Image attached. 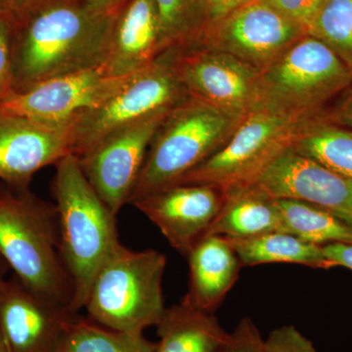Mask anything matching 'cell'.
Segmentation results:
<instances>
[{"mask_svg": "<svg viewBox=\"0 0 352 352\" xmlns=\"http://www.w3.org/2000/svg\"><path fill=\"white\" fill-rule=\"evenodd\" d=\"M120 7L103 10L82 0H44L15 25L12 91L103 67Z\"/></svg>", "mask_w": 352, "mask_h": 352, "instance_id": "obj_1", "label": "cell"}, {"mask_svg": "<svg viewBox=\"0 0 352 352\" xmlns=\"http://www.w3.org/2000/svg\"><path fill=\"white\" fill-rule=\"evenodd\" d=\"M55 166L60 249L73 283L72 310L78 314L85 307L97 270L120 243L117 214L88 182L78 157L67 155Z\"/></svg>", "mask_w": 352, "mask_h": 352, "instance_id": "obj_2", "label": "cell"}, {"mask_svg": "<svg viewBox=\"0 0 352 352\" xmlns=\"http://www.w3.org/2000/svg\"><path fill=\"white\" fill-rule=\"evenodd\" d=\"M0 256L23 283L72 309L56 206L28 189H0Z\"/></svg>", "mask_w": 352, "mask_h": 352, "instance_id": "obj_3", "label": "cell"}, {"mask_svg": "<svg viewBox=\"0 0 352 352\" xmlns=\"http://www.w3.org/2000/svg\"><path fill=\"white\" fill-rule=\"evenodd\" d=\"M166 256L133 251L119 243L92 280L85 302L90 320L112 330L143 333L163 316Z\"/></svg>", "mask_w": 352, "mask_h": 352, "instance_id": "obj_4", "label": "cell"}, {"mask_svg": "<svg viewBox=\"0 0 352 352\" xmlns=\"http://www.w3.org/2000/svg\"><path fill=\"white\" fill-rule=\"evenodd\" d=\"M243 119L192 97L171 109L152 139L129 204L176 184L219 151Z\"/></svg>", "mask_w": 352, "mask_h": 352, "instance_id": "obj_5", "label": "cell"}, {"mask_svg": "<svg viewBox=\"0 0 352 352\" xmlns=\"http://www.w3.org/2000/svg\"><path fill=\"white\" fill-rule=\"evenodd\" d=\"M351 85L352 69L327 45L305 34L261 72L258 106L318 115Z\"/></svg>", "mask_w": 352, "mask_h": 352, "instance_id": "obj_6", "label": "cell"}, {"mask_svg": "<svg viewBox=\"0 0 352 352\" xmlns=\"http://www.w3.org/2000/svg\"><path fill=\"white\" fill-rule=\"evenodd\" d=\"M175 64L173 48L147 68L129 76L103 103L72 124V154L82 156L109 134L154 113L170 111L188 98Z\"/></svg>", "mask_w": 352, "mask_h": 352, "instance_id": "obj_7", "label": "cell"}, {"mask_svg": "<svg viewBox=\"0 0 352 352\" xmlns=\"http://www.w3.org/2000/svg\"><path fill=\"white\" fill-rule=\"evenodd\" d=\"M315 116L258 106L245 116L219 151L176 184L227 187L250 182L278 153L292 145L303 124Z\"/></svg>", "mask_w": 352, "mask_h": 352, "instance_id": "obj_8", "label": "cell"}, {"mask_svg": "<svg viewBox=\"0 0 352 352\" xmlns=\"http://www.w3.org/2000/svg\"><path fill=\"white\" fill-rule=\"evenodd\" d=\"M305 34V28L268 0H254L189 44L232 55L261 73Z\"/></svg>", "mask_w": 352, "mask_h": 352, "instance_id": "obj_9", "label": "cell"}, {"mask_svg": "<svg viewBox=\"0 0 352 352\" xmlns=\"http://www.w3.org/2000/svg\"><path fill=\"white\" fill-rule=\"evenodd\" d=\"M173 48L176 74L189 97L242 118L258 106V69L196 44Z\"/></svg>", "mask_w": 352, "mask_h": 352, "instance_id": "obj_10", "label": "cell"}, {"mask_svg": "<svg viewBox=\"0 0 352 352\" xmlns=\"http://www.w3.org/2000/svg\"><path fill=\"white\" fill-rule=\"evenodd\" d=\"M168 112L122 127L78 157L88 182L113 214L129 203L152 139Z\"/></svg>", "mask_w": 352, "mask_h": 352, "instance_id": "obj_11", "label": "cell"}, {"mask_svg": "<svg viewBox=\"0 0 352 352\" xmlns=\"http://www.w3.org/2000/svg\"><path fill=\"white\" fill-rule=\"evenodd\" d=\"M127 78H113L103 67L58 76L23 91H11L1 101L0 113L72 126L112 96Z\"/></svg>", "mask_w": 352, "mask_h": 352, "instance_id": "obj_12", "label": "cell"}, {"mask_svg": "<svg viewBox=\"0 0 352 352\" xmlns=\"http://www.w3.org/2000/svg\"><path fill=\"white\" fill-rule=\"evenodd\" d=\"M71 307L38 293L13 275L0 291V329L10 352H59Z\"/></svg>", "mask_w": 352, "mask_h": 352, "instance_id": "obj_13", "label": "cell"}, {"mask_svg": "<svg viewBox=\"0 0 352 352\" xmlns=\"http://www.w3.org/2000/svg\"><path fill=\"white\" fill-rule=\"evenodd\" d=\"M275 199L311 204L352 226V180L296 152L278 153L251 182Z\"/></svg>", "mask_w": 352, "mask_h": 352, "instance_id": "obj_14", "label": "cell"}, {"mask_svg": "<svg viewBox=\"0 0 352 352\" xmlns=\"http://www.w3.org/2000/svg\"><path fill=\"white\" fill-rule=\"evenodd\" d=\"M224 201L214 184H175L131 201L160 229L171 247L186 256L208 234Z\"/></svg>", "mask_w": 352, "mask_h": 352, "instance_id": "obj_15", "label": "cell"}, {"mask_svg": "<svg viewBox=\"0 0 352 352\" xmlns=\"http://www.w3.org/2000/svg\"><path fill=\"white\" fill-rule=\"evenodd\" d=\"M71 126L0 113V179L28 189L38 171L72 154Z\"/></svg>", "mask_w": 352, "mask_h": 352, "instance_id": "obj_16", "label": "cell"}, {"mask_svg": "<svg viewBox=\"0 0 352 352\" xmlns=\"http://www.w3.org/2000/svg\"><path fill=\"white\" fill-rule=\"evenodd\" d=\"M163 52L155 0H126L113 25L106 73L119 78L135 75Z\"/></svg>", "mask_w": 352, "mask_h": 352, "instance_id": "obj_17", "label": "cell"}, {"mask_svg": "<svg viewBox=\"0 0 352 352\" xmlns=\"http://www.w3.org/2000/svg\"><path fill=\"white\" fill-rule=\"evenodd\" d=\"M189 288L182 302L212 312L237 282L242 263L226 237L207 235L186 254Z\"/></svg>", "mask_w": 352, "mask_h": 352, "instance_id": "obj_18", "label": "cell"}, {"mask_svg": "<svg viewBox=\"0 0 352 352\" xmlns=\"http://www.w3.org/2000/svg\"><path fill=\"white\" fill-rule=\"evenodd\" d=\"M223 188V204L207 235L245 239L282 231L277 199L252 183H238Z\"/></svg>", "mask_w": 352, "mask_h": 352, "instance_id": "obj_19", "label": "cell"}, {"mask_svg": "<svg viewBox=\"0 0 352 352\" xmlns=\"http://www.w3.org/2000/svg\"><path fill=\"white\" fill-rule=\"evenodd\" d=\"M156 327V352H217L229 335L212 312L183 302L166 307Z\"/></svg>", "mask_w": 352, "mask_h": 352, "instance_id": "obj_20", "label": "cell"}, {"mask_svg": "<svg viewBox=\"0 0 352 352\" xmlns=\"http://www.w3.org/2000/svg\"><path fill=\"white\" fill-rule=\"evenodd\" d=\"M227 239L237 252L243 266L279 263L300 264L319 270L335 267L326 258L321 245L311 244L285 231H273L245 239Z\"/></svg>", "mask_w": 352, "mask_h": 352, "instance_id": "obj_21", "label": "cell"}, {"mask_svg": "<svg viewBox=\"0 0 352 352\" xmlns=\"http://www.w3.org/2000/svg\"><path fill=\"white\" fill-rule=\"evenodd\" d=\"M291 147L352 180V129L336 124L322 112L307 120Z\"/></svg>", "mask_w": 352, "mask_h": 352, "instance_id": "obj_22", "label": "cell"}, {"mask_svg": "<svg viewBox=\"0 0 352 352\" xmlns=\"http://www.w3.org/2000/svg\"><path fill=\"white\" fill-rule=\"evenodd\" d=\"M282 231L318 245L352 244V226L327 210L311 204L277 199Z\"/></svg>", "mask_w": 352, "mask_h": 352, "instance_id": "obj_23", "label": "cell"}, {"mask_svg": "<svg viewBox=\"0 0 352 352\" xmlns=\"http://www.w3.org/2000/svg\"><path fill=\"white\" fill-rule=\"evenodd\" d=\"M157 344L143 333L112 330L76 316L59 352H156Z\"/></svg>", "mask_w": 352, "mask_h": 352, "instance_id": "obj_24", "label": "cell"}, {"mask_svg": "<svg viewBox=\"0 0 352 352\" xmlns=\"http://www.w3.org/2000/svg\"><path fill=\"white\" fill-rule=\"evenodd\" d=\"M307 34L327 45L352 69V0H323Z\"/></svg>", "mask_w": 352, "mask_h": 352, "instance_id": "obj_25", "label": "cell"}, {"mask_svg": "<svg viewBox=\"0 0 352 352\" xmlns=\"http://www.w3.org/2000/svg\"><path fill=\"white\" fill-rule=\"evenodd\" d=\"M163 50L189 43L193 34L195 0H155Z\"/></svg>", "mask_w": 352, "mask_h": 352, "instance_id": "obj_26", "label": "cell"}, {"mask_svg": "<svg viewBox=\"0 0 352 352\" xmlns=\"http://www.w3.org/2000/svg\"><path fill=\"white\" fill-rule=\"evenodd\" d=\"M252 1L254 0H195L193 34L188 43H193L204 32L224 19L229 14Z\"/></svg>", "mask_w": 352, "mask_h": 352, "instance_id": "obj_27", "label": "cell"}, {"mask_svg": "<svg viewBox=\"0 0 352 352\" xmlns=\"http://www.w3.org/2000/svg\"><path fill=\"white\" fill-rule=\"evenodd\" d=\"M217 352H266L265 340L254 322L245 317Z\"/></svg>", "mask_w": 352, "mask_h": 352, "instance_id": "obj_28", "label": "cell"}, {"mask_svg": "<svg viewBox=\"0 0 352 352\" xmlns=\"http://www.w3.org/2000/svg\"><path fill=\"white\" fill-rule=\"evenodd\" d=\"M15 22L10 16L0 17V91L13 89V50Z\"/></svg>", "mask_w": 352, "mask_h": 352, "instance_id": "obj_29", "label": "cell"}, {"mask_svg": "<svg viewBox=\"0 0 352 352\" xmlns=\"http://www.w3.org/2000/svg\"><path fill=\"white\" fill-rule=\"evenodd\" d=\"M266 352H316L314 344L292 325L274 329L265 340Z\"/></svg>", "mask_w": 352, "mask_h": 352, "instance_id": "obj_30", "label": "cell"}, {"mask_svg": "<svg viewBox=\"0 0 352 352\" xmlns=\"http://www.w3.org/2000/svg\"><path fill=\"white\" fill-rule=\"evenodd\" d=\"M271 6L305 28V32L323 0H268Z\"/></svg>", "mask_w": 352, "mask_h": 352, "instance_id": "obj_31", "label": "cell"}, {"mask_svg": "<svg viewBox=\"0 0 352 352\" xmlns=\"http://www.w3.org/2000/svg\"><path fill=\"white\" fill-rule=\"evenodd\" d=\"M324 254L335 266H342L352 270V244L333 243L322 245Z\"/></svg>", "mask_w": 352, "mask_h": 352, "instance_id": "obj_32", "label": "cell"}, {"mask_svg": "<svg viewBox=\"0 0 352 352\" xmlns=\"http://www.w3.org/2000/svg\"><path fill=\"white\" fill-rule=\"evenodd\" d=\"M344 94L339 103L327 116L336 124L352 129V88H349Z\"/></svg>", "mask_w": 352, "mask_h": 352, "instance_id": "obj_33", "label": "cell"}, {"mask_svg": "<svg viewBox=\"0 0 352 352\" xmlns=\"http://www.w3.org/2000/svg\"><path fill=\"white\" fill-rule=\"evenodd\" d=\"M15 25L22 22L34 9L38 8L44 0H4Z\"/></svg>", "mask_w": 352, "mask_h": 352, "instance_id": "obj_34", "label": "cell"}, {"mask_svg": "<svg viewBox=\"0 0 352 352\" xmlns=\"http://www.w3.org/2000/svg\"><path fill=\"white\" fill-rule=\"evenodd\" d=\"M82 1L95 7V8L115 10V9L120 8L126 2V0H82Z\"/></svg>", "mask_w": 352, "mask_h": 352, "instance_id": "obj_35", "label": "cell"}, {"mask_svg": "<svg viewBox=\"0 0 352 352\" xmlns=\"http://www.w3.org/2000/svg\"><path fill=\"white\" fill-rule=\"evenodd\" d=\"M7 268H8V265H7L6 261L0 256V291H1L2 287H3L7 280L6 278Z\"/></svg>", "mask_w": 352, "mask_h": 352, "instance_id": "obj_36", "label": "cell"}, {"mask_svg": "<svg viewBox=\"0 0 352 352\" xmlns=\"http://www.w3.org/2000/svg\"><path fill=\"white\" fill-rule=\"evenodd\" d=\"M4 16H10L11 17L8 8H7L6 1H4V0H0V17H4Z\"/></svg>", "mask_w": 352, "mask_h": 352, "instance_id": "obj_37", "label": "cell"}, {"mask_svg": "<svg viewBox=\"0 0 352 352\" xmlns=\"http://www.w3.org/2000/svg\"><path fill=\"white\" fill-rule=\"evenodd\" d=\"M0 352H10L9 351L8 346H7L3 333L1 332V329H0Z\"/></svg>", "mask_w": 352, "mask_h": 352, "instance_id": "obj_38", "label": "cell"}, {"mask_svg": "<svg viewBox=\"0 0 352 352\" xmlns=\"http://www.w3.org/2000/svg\"><path fill=\"white\" fill-rule=\"evenodd\" d=\"M6 94H3V92L0 91V104H1V101L3 100L4 97L6 96Z\"/></svg>", "mask_w": 352, "mask_h": 352, "instance_id": "obj_39", "label": "cell"}]
</instances>
